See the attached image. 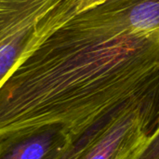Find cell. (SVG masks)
<instances>
[{
  "label": "cell",
  "instance_id": "1",
  "mask_svg": "<svg viewBox=\"0 0 159 159\" xmlns=\"http://www.w3.org/2000/svg\"><path fill=\"white\" fill-rule=\"evenodd\" d=\"M159 87V0H105L51 32L0 88V137L60 126L77 142Z\"/></svg>",
  "mask_w": 159,
  "mask_h": 159
},
{
  "label": "cell",
  "instance_id": "2",
  "mask_svg": "<svg viewBox=\"0 0 159 159\" xmlns=\"http://www.w3.org/2000/svg\"><path fill=\"white\" fill-rule=\"evenodd\" d=\"M159 87L125 103L89 130L76 159H129L157 126Z\"/></svg>",
  "mask_w": 159,
  "mask_h": 159
},
{
  "label": "cell",
  "instance_id": "3",
  "mask_svg": "<svg viewBox=\"0 0 159 159\" xmlns=\"http://www.w3.org/2000/svg\"><path fill=\"white\" fill-rule=\"evenodd\" d=\"M80 12V0H48L0 39V88L51 32Z\"/></svg>",
  "mask_w": 159,
  "mask_h": 159
},
{
  "label": "cell",
  "instance_id": "4",
  "mask_svg": "<svg viewBox=\"0 0 159 159\" xmlns=\"http://www.w3.org/2000/svg\"><path fill=\"white\" fill-rule=\"evenodd\" d=\"M75 142L60 126H44L0 137V159H61Z\"/></svg>",
  "mask_w": 159,
  "mask_h": 159
},
{
  "label": "cell",
  "instance_id": "5",
  "mask_svg": "<svg viewBox=\"0 0 159 159\" xmlns=\"http://www.w3.org/2000/svg\"><path fill=\"white\" fill-rule=\"evenodd\" d=\"M48 0H0V39L34 9Z\"/></svg>",
  "mask_w": 159,
  "mask_h": 159
},
{
  "label": "cell",
  "instance_id": "6",
  "mask_svg": "<svg viewBox=\"0 0 159 159\" xmlns=\"http://www.w3.org/2000/svg\"><path fill=\"white\" fill-rule=\"evenodd\" d=\"M129 159H159V122L144 143Z\"/></svg>",
  "mask_w": 159,
  "mask_h": 159
},
{
  "label": "cell",
  "instance_id": "7",
  "mask_svg": "<svg viewBox=\"0 0 159 159\" xmlns=\"http://www.w3.org/2000/svg\"><path fill=\"white\" fill-rule=\"evenodd\" d=\"M86 138H87V134H85L84 136H82L77 142H75L72 146L71 148L66 152V154L63 156V157L61 159H76L85 141H86Z\"/></svg>",
  "mask_w": 159,
  "mask_h": 159
},
{
  "label": "cell",
  "instance_id": "8",
  "mask_svg": "<svg viewBox=\"0 0 159 159\" xmlns=\"http://www.w3.org/2000/svg\"><path fill=\"white\" fill-rule=\"evenodd\" d=\"M103 1H105V0H80V10L82 11L91 6L97 5Z\"/></svg>",
  "mask_w": 159,
  "mask_h": 159
},
{
  "label": "cell",
  "instance_id": "9",
  "mask_svg": "<svg viewBox=\"0 0 159 159\" xmlns=\"http://www.w3.org/2000/svg\"><path fill=\"white\" fill-rule=\"evenodd\" d=\"M158 122H159V117H158ZM158 122H157V123H158Z\"/></svg>",
  "mask_w": 159,
  "mask_h": 159
}]
</instances>
